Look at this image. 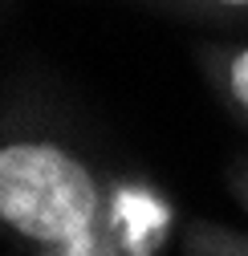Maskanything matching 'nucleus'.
<instances>
[{"label":"nucleus","instance_id":"nucleus-3","mask_svg":"<svg viewBox=\"0 0 248 256\" xmlns=\"http://www.w3.org/2000/svg\"><path fill=\"white\" fill-rule=\"evenodd\" d=\"M183 256H248V232L192 220L183 232Z\"/></svg>","mask_w":248,"mask_h":256},{"label":"nucleus","instance_id":"nucleus-5","mask_svg":"<svg viewBox=\"0 0 248 256\" xmlns=\"http://www.w3.org/2000/svg\"><path fill=\"white\" fill-rule=\"evenodd\" d=\"M228 191L236 196V204L248 212V154L232 163V171H228Z\"/></svg>","mask_w":248,"mask_h":256},{"label":"nucleus","instance_id":"nucleus-4","mask_svg":"<svg viewBox=\"0 0 248 256\" xmlns=\"http://www.w3.org/2000/svg\"><path fill=\"white\" fill-rule=\"evenodd\" d=\"M154 4L171 8L179 16H192V20H224V16L248 12V0H154Z\"/></svg>","mask_w":248,"mask_h":256},{"label":"nucleus","instance_id":"nucleus-2","mask_svg":"<svg viewBox=\"0 0 248 256\" xmlns=\"http://www.w3.org/2000/svg\"><path fill=\"white\" fill-rule=\"evenodd\" d=\"M208 70L216 90L232 102V110L240 118H248V45L236 49H212L208 53Z\"/></svg>","mask_w":248,"mask_h":256},{"label":"nucleus","instance_id":"nucleus-1","mask_svg":"<svg viewBox=\"0 0 248 256\" xmlns=\"http://www.w3.org/2000/svg\"><path fill=\"white\" fill-rule=\"evenodd\" d=\"M98 171L45 134H8L0 150V220L41 248H82L102 220Z\"/></svg>","mask_w":248,"mask_h":256}]
</instances>
